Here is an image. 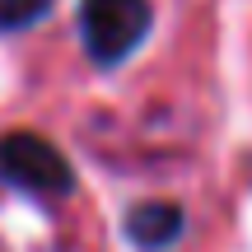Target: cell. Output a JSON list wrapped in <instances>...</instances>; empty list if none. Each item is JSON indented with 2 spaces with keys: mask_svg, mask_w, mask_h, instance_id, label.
Segmentation results:
<instances>
[{
  "mask_svg": "<svg viewBox=\"0 0 252 252\" xmlns=\"http://www.w3.org/2000/svg\"><path fill=\"white\" fill-rule=\"evenodd\" d=\"M150 28V0H84L80 5V37L84 52L103 65H117L140 47Z\"/></svg>",
  "mask_w": 252,
  "mask_h": 252,
  "instance_id": "1",
  "label": "cell"
},
{
  "mask_svg": "<svg viewBox=\"0 0 252 252\" xmlns=\"http://www.w3.org/2000/svg\"><path fill=\"white\" fill-rule=\"evenodd\" d=\"M0 173H5L14 187L28 191H61L70 187V163L61 159L56 145H47L33 131H14L0 140Z\"/></svg>",
  "mask_w": 252,
  "mask_h": 252,
  "instance_id": "2",
  "label": "cell"
},
{
  "mask_svg": "<svg viewBox=\"0 0 252 252\" xmlns=\"http://www.w3.org/2000/svg\"><path fill=\"white\" fill-rule=\"evenodd\" d=\"M131 234L140 238L145 248H163L173 234H178V210L173 206H145L140 215L131 220Z\"/></svg>",
  "mask_w": 252,
  "mask_h": 252,
  "instance_id": "3",
  "label": "cell"
},
{
  "mask_svg": "<svg viewBox=\"0 0 252 252\" xmlns=\"http://www.w3.org/2000/svg\"><path fill=\"white\" fill-rule=\"evenodd\" d=\"M52 0H0V28H24L47 14Z\"/></svg>",
  "mask_w": 252,
  "mask_h": 252,
  "instance_id": "4",
  "label": "cell"
}]
</instances>
